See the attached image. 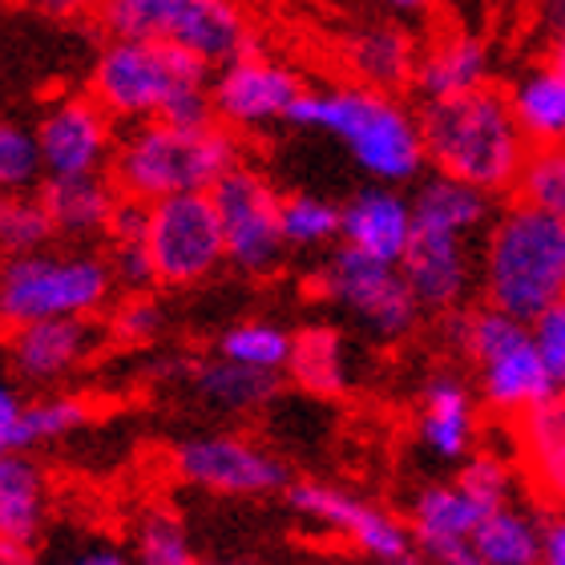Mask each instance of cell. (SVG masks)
<instances>
[{
  "label": "cell",
  "mask_w": 565,
  "mask_h": 565,
  "mask_svg": "<svg viewBox=\"0 0 565 565\" xmlns=\"http://www.w3.org/2000/svg\"><path fill=\"white\" fill-rule=\"evenodd\" d=\"M41 199H45L61 238L73 243H94L106 238L114 211L121 202L118 182L109 174H73V178H45L41 182Z\"/></svg>",
  "instance_id": "cell-20"
},
{
  "label": "cell",
  "mask_w": 565,
  "mask_h": 565,
  "mask_svg": "<svg viewBox=\"0 0 565 565\" xmlns=\"http://www.w3.org/2000/svg\"><path fill=\"white\" fill-rule=\"evenodd\" d=\"M182 372H186V380L194 384L202 401L223 408V413H255L263 404H271L275 392H279V372L238 364V360H226V355L194 360Z\"/></svg>",
  "instance_id": "cell-25"
},
{
  "label": "cell",
  "mask_w": 565,
  "mask_h": 565,
  "mask_svg": "<svg viewBox=\"0 0 565 565\" xmlns=\"http://www.w3.org/2000/svg\"><path fill=\"white\" fill-rule=\"evenodd\" d=\"M57 235V223L49 214L41 190H21L0 202V247L4 255H33L45 250Z\"/></svg>",
  "instance_id": "cell-32"
},
{
  "label": "cell",
  "mask_w": 565,
  "mask_h": 565,
  "mask_svg": "<svg viewBox=\"0 0 565 565\" xmlns=\"http://www.w3.org/2000/svg\"><path fill=\"white\" fill-rule=\"evenodd\" d=\"M134 562L138 565H202L190 550V537L182 521L166 505H153L141 513L134 533Z\"/></svg>",
  "instance_id": "cell-37"
},
{
  "label": "cell",
  "mask_w": 565,
  "mask_h": 565,
  "mask_svg": "<svg viewBox=\"0 0 565 565\" xmlns=\"http://www.w3.org/2000/svg\"><path fill=\"white\" fill-rule=\"evenodd\" d=\"M114 287L109 259L85 247L9 255L0 271V319L9 328L33 319H94L106 311Z\"/></svg>",
  "instance_id": "cell-6"
},
{
  "label": "cell",
  "mask_w": 565,
  "mask_h": 565,
  "mask_svg": "<svg viewBox=\"0 0 565 565\" xmlns=\"http://www.w3.org/2000/svg\"><path fill=\"white\" fill-rule=\"evenodd\" d=\"M287 376H291L295 388L323 396V401L343 396L352 384V372H348V348H343L340 331L328 328V323H311V328L295 331Z\"/></svg>",
  "instance_id": "cell-28"
},
{
  "label": "cell",
  "mask_w": 565,
  "mask_h": 565,
  "mask_svg": "<svg viewBox=\"0 0 565 565\" xmlns=\"http://www.w3.org/2000/svg\"><path fill=\"white\" fill-rule=\"evenodd\" d=\"M545 61H550L554 70L565 73V33L562 36H550V45H545Z\"/></svg>",
  "instance_id": "cell-49"
},
{
  "label": "cell",
  "mask_w": 565,
  "mask_h": 565,
  "mask_svg": "<svg viewBox=\"0 0 565 565\" xmlns=\"http://www.w3.org/2000/svg\"><path fill=\"white\" fill-rule=\"evenodd\" d=\"M287 126L335 138L367 174V182L404 186L416 182L428 166L420 114H413L408 102L388 89H372L360 82L335 89H303Z\"/></svg>",
  "instance_id": "cell-1"
},
{
  "label": "cell",
  "mask_w": 565,
  "mask_h": 565,
  "mask_svg": "<svg viewBox=\"0 0 565 565\" xmlns=\"http://www.w3.org/2000/svg\"><path fill=\"white\" fill-rule=\"evenodd\" d=\"M533 497L542 505L565 509V392L545 396L530 413L509 424Z\"/></svg>",
  "instance_id": "cell-18"
},
{
  "label": "cell",
  "mask_w": 565,
  "mask_h": 565,
  "mask_svg": "<svg viewBox=\"0 0 565 565\" xmlns=\"http://www.w3.org/2000/svg\"><path fill=\"white\" fill-rule=\"evenodd\" d=\"M484 85H489V49L481 36L445 33L416 57L413 94L420 102H445V97L472 94Z\"/></svg>",
  "instance_id": "cell-21"
},
{
  "label": "cell",
  "mask_w": 565,
  "mask_h": 565,
  "mask_svg": "<svg viewBox=\"0 0 565 565\" xmlns=\"http://www.w3.org/2000/svg\"><path fill=\"white\" fill-rule=\"evenodd\" d=\"M416 231L413 199L401 186L388 182H367L343 202V235L340 243L364 250L372 259L401 263Z\"/></svg>",
  "instance_id": "cell-17"
},
{
  "label": "cell",
  "mask_w": 565,
  "mask_h": 565,
  "mask_svg": "<svg viewBox=\"0 0 565 565\" xmlns=\"http://www.w3.org/2000/svg\"><path fill=\"white\" fill-rule=\"evenodd\" d=\"M489 513H493V509H484L460 481L428 484V489L416 493L408 525H413L416 542H420V550H424V545H433V542H472L477 525H481Z\"/></svg>",
  "instance_id": "cell-27"
},
{
  "label": "cell",
  "mask_w": 565,
  "mask_h": 565,
  "mask_svg": "<svg viewBox=\"0 0 565 565\" xmlns=\"http://www.w3.org/2000/svg\"><path fill=\"white\" fill-rule=\"evenodd\" d=\"M186 0H97L94 21L106 36H158L170 41Z\"/></svg>",
  "instance_id": "cell-33"
},
{
  "label": "cell",
  "mask_w": 565,
  "mask_h": 565,
  "mask_svg": "<svg viewBox=\"0 0 565 565\" xmlns=\"http://www.w3.org/2000/svg\"><path fill=\"white\" fill-rule=\"evenodd\" d=\"M49 518V484L29 452H0V545L36 550Z\"/></svg>",
  "instance_id": "cell-24"
},
{
  "label": "cell",
  "mask_w": 565,
  "mask_h": 565,
  "mask_svg": "<svg viewBox=\"0 0 565 565\" xmlns=\"http://www.w3.org/2000/svg\"><path fill=\"white\" fill-rule=\"evenodd\" d=\"M45 178V153H41L36 130H29L21 121H4L0 126V186H4V194L41 190Z\"/></svg>",
  "instance_id": "cell-38"
},
{
  "label": "cell",
  "mask_w": 565,
  "mask_h": 565,
  "mask_svg": "<svg viewBox=\"0 0 565 565\" xmlns=\"http://www.w3.org/2000/svg\"><path fill=\"white\" fill-rule=\"evenodd\" d=\"M49 565H138V562L121 554L118 545H89V550H82V554H70V557L49 562Z\"/></svg>",
  "instance_id": "cell-46"
},
{
  "label": "cell",
  "mask_w": 565,
  "mask_h": 565,
  "mask_svg": "<svg viewBox=\"0 0 565 565\" xmlns=\"http://www.w3.org/2000/svg\"><path fill=\"white\" fill-rule=\"evenodd\" d=\"M299 94H303L299 73L255 49L218 65L211 77L214 109L226 130H267L275 121H287Z\"/></svg>",
  "instance_id": "cell-13"
},
{
  "label": "cell",
  "mask_w": 565,
  "mask_h": 565,
  "mask_svg": "<svg viewBox=\"0 0 565 565\" xmlns=\"http://www.w3.org/2000/svg\"><path fill=\"white\" fill-rule=\"evenodd\" d=\"M97 340L102 331L94 328V319H33V323L9 328L4 355H9L12 376L41 388L82 367L94 355Z\"/></svg>",
  "instance_id": "cell-15"
},
{
  "label": "cell",
  "mask_w": 565,
  "mask_h": 565,
  "mask_svg": "<svg viewBox=\"0 0 565 565\" xmlns=\"http://www.w3.org/2000/svg\"><path fill=\"white\" fill-rule=\"evenodd\" d=\"M416 49L413 33L401 29V24H364L348 33L343 41V65L360 85H372V89H388V94H401V89H413V73H416Z\"/></svg>",
  "instance_id": "cell-22"
},
{
  "label": "cell",
  "mask_w": 565,
  "mask_h": 565,
  "mask_svg": "<svg viewBox=\"0 0 565 565\" xmlns=\"http://www.w3.org/2000/svg\"><path fill=\"white\" fill-rule=\"evenodd\" d=\"M178 481L226 497H263L287 489V465L238 433H206L178 440L170 452Z\"/></svg>",
  "instance_id": "cell-12"
},
{
  "label": "cell",
  "mask_w": 565,
  "mask_h": 565,
  "mask_svg": "<svg viewBox=\"0 0 565 565\" xmlns=\"http://www.w3.org/2000/svg\"><path fill=\"white\" fill-rule=\"evenodd\" d=\"M291 343L295 335H287L279 323L243 319V323H235V328H226L218 335V355L250 367H267V372H282L287 360H291Z\"/></svg>",
  "instance_id": "cell-35"
},
{
  "label": "cell",
  "mask_w": 565,
  "mask_h": 565,
  "mask_svg": "<svg viewBox=\"0 0 565 565\" xmlns=\"http://www.w3.org/2000/svg\"><path fill=\"white\" fill-rule=\"evenodd\" d=\"M445 331L452 348L477 372V396L484 413L501 424H513L533 404L554 396L550 372L542 364V352L533 343V328L525 319L509 316L501 307H457L445 316Z\"/></svg>",
  "instance_id": "cell-5"
},
{
  "label": "cell",
  "mask_w": 565,
  "mask_h": 565,
  "mask_svg": "<svg viewBox=\"0 0 565 565\" xmlns=\"http://www.w3.org/2000/svg\"><path fill=\"white\" fill-rule=\"evenodd\" d=\"M392 12H404V17H420V12H428L436 4V0H384Z\"/></svg>",
  "instance_id": "cell-48"
},
{
  "label": "cell",
  "mask_w": 565,
  "mask_h": 565,
  "mask_svg": "<svg viewBox=\"0 0 565 565\" xmlns=\"http://www.w3.org/2000/svg\"><path fill=\"white\" fill-rule=\"evenodd\" d=\"M509 106L518 114L530 146L565 138V73L550 61L530 65L518 82L509 85Z\"/></svg>",
  "instance_id": "cell-29"
},
{
  "label": "cell",
  "mask_w": 565,
  "mask_h": 565,
  "mask_svg": "<svg viewBox=\"0 0 565 565\" xmlns=\"http://www.w3.org/2000/svg\"><path fill=\"white\" fill-rule=\"evenodd\" d=\"M416 226H433V231H457V235H477L484 223H493V194L469 186L452 174L433 170L420 178L413 194Z\"/></svg>",
  "instance_id": "cell-26"
},
{
  "label": "cell",
  "mask_w": 565,
  "mask_h": 565,
  "mask_svg": "<svg viewBox=\"0 0 565 565\" xmlns=\"http://www.w3.org/2000/svg\"><path fill=\"white\" fill-rule=\"evenodd\" d=\"M472 545L489 565H542V521L501 505L477 525Z\"/></svg>",
  "instance_id": "cell-31"
},
{
  "label": "cell",
  "mask_w": 565,
  "mask_h": 565,
  "mask_svg": "<svg viewBox=\"0 0 565 565\" xmlns=\"http://www.w3.org/2000/svg\"><path fill=\"white\" fill-rule=\"evenodd\" d=\"M533 24L542 29V36H562L565 33V0H533Z\"/></svg>",
  "instance_id": "cell-47"
},
{
  "label": "cell",
  "mask_w": 565,
  "mask_h": 565,
  "mask_svg": "<svg viewBox=\"0 0 565 565\" xmlns=\"http://www.w3.org/2000/svg\"><path fill=\"white\" fill-rule=\"evenodd\" d=\"M106 259L109 271H114V282L121 291H150L158 282V271H153V255L146 238H106Z\"/></svg>",
  "instance_id": "cell-41"
},
{
  "label": "cell",
  "mask_w": 565,
  "mask_h": 565,
  "mask_svg": "<svg viewBox=\"0 0 565 565\" xmlns=\"http://www.w3.org/2000/svg\"><path fill=\"white\" fill-rule=\"evenodd\" d=\"M114 121L118 118L89 89L49 102L45 114L33 126L36 138H41V153H45V174H97L114 158V146H118Z\"/></svg>",
  "instance_id": "cell-14"
},
{
  "label": "cell",
  "mask_w": 565,
  "mask_h": 565,
  "mask_svg": "<svg viewBox=\"0 0 565 565\" xmlns=\"http://www.w3.org/2000/svg\"><path fill=\"white\" fill-rule=\"evenodd\" d=\"M287 505L319 530L340 533L343 542L355 545L376 565H420L424 557L413 525H404L401 518H392L348 489L319 481H291L287 484Z\"/></svg>",
  "instance_id": "cell-10"
},
{
  "label": "cell",
  "mask_w": 565,
  "mask_h": 565,
  "mask_svg": "<svg viewBox=\"0 0 565 565\" xmlns=\"http://www.w3.org/2000/svg\"><path fill=\"white\" fill-rule=\"evenodd\" d=\"M170 41L218 70L226 61L250 53V21L238 0H186Z\"/></svg>",
  "instance_id": "cell-23"
},
{
  "label": "cell",
  "mask_w": 565,
  "mask_h": 565,
  "mask_svg": "<svg viewBox=\"0 0 565 565\" xmlns=\"http://www.w3.org/2000/svg\"><path fill=\"white\" fill-rule=\"evenodd\" d=\"M424 557H433V565H489L472 542H433L424 545Z\"/></svg>",
  "instance_id": "cell-43"
},
{
  "label": "cell",
  "mask_w": 565,
  "mask_h": 565,
  "mask_svg": "<svg viewBox=\"0 0 565 565\" xmlns=\"http://www.w3.org/2000/svg\"><path fill=\"white\" fill-rule=\"evenodd\" d=\"M542 565H565V509L542 521Z\"/></svg>",
  "instance_id": "cell-44"
},
{
  "label": "cell",
  "mask_w": 565,
  "mask_h": 565,
  "mask_svg": "<svg viewBox=\"0 0 565 565\" xmlns=\"http://www.w3.org/2000/svg\"><path fill=\"white\" fill-rule=\"evenodd\" d=\"M530 328H533V343L542 352L545 372H550V384H554V392H565V299H557L554 307H545Z\"/></svg>",
  "instance_id": "cell-42"
},
{
  "label": "cell",
  "mask_w": 565,
  "mask_h": 565,
  "mask_svg": "<svg viewBox=\"0 0 565 565\" xmlns=\"http://www.w3.org/2000/svg\"><path fill=\"white\" fill-rule=\"evenodd\" d=\"M343 235V206L319 194H282V238L287 247H328Z\"/></svg>",
  "instance_id": "cell-36"
},
{
  "label": "cell",
  "mask_w": 565,
  "mask_h": 565,
  "mask_svg": "<svg viewBox=\"0 0 565 565\" xmlns=\"http://www.w3.org/2000/svg\"><path fill=\"white\" fill-rule=\"evenodd\" d=\"M457 481L465 484L484 509L513 505V469H509L501 457H493V452H472V457L465 460V469H460Z\"/></svg>",
  "instance_id": "cell-40"
},
{
  "label": "cell",
  "mask_w": 565,
  "mask_h": 565,
  "mask_svg": "<svg viewBox=\"0 0 565 565\" xmlns=\"http://www.w3.org/2000/svg\"><path fill=\"white\" fill-rule=\"evenodd\" d=\"M420 130L433 170L460 178L493 199L513 194L521 166L530 158V138L509 106V94L493 85L445 102H424Z\"/></svg>",
  "instance_id": "cell-2"
},
{
  "label": "cell",
  "mask_w": 565,
  "mask_h": 565,
  "mask_svg": "<svg viewBox=\"0 0 565 565\" xmlns=\"http://www.w3.org/2000/svg\"><path fill=\"white\" fill-rule=\"evenodd\" d=\"M509 199H521L537 206V211L562 214L565 218V138L530 146V158L521 166L518 186Z\"/></svg>",
  "instance_id": "cell-34"
},
{
  "label": "cell",
  "mask_w": 565,
  "mask_h": 565,
  "mask_svg": "<svg viewBox=\"0 0 565 565\" xmlns=\"http://www.w3.org/2000/svg\"><path fill=\"white\" fill-rule=\"evenodd\" d=\"M311 287H316L323 303L348 311L380 343L408 340L416 323H420L424 303L416 299L413 282L401 271V263L372 259V255L348 247V243H340L323 259Z\"/></svg>",
  "instance_id": "cell-8"
},
{
  "label": "cell",
  "mask_w": 565,
  "mask_h": 565,
  "mask_svg": "<svg viewBox=\"0 0 565 565\" xmlns=\"http://www.w3.org/2000/svg\"><path fill=\"white\" fill-rule=\"evenodd\" d=\"M211 194L226 231V263L243 275H271L287 250L282 194H275L271 182L243 162Z\"/></svg>",
  "instance_id": "cell-11"
},
{
  "label": "cell",
  "mask_w": 565,
  "mask_h": 565,
  "mask_svg": "<svg viewBox=\"0 0 565 565\" xmlns=\"http://www.w3.org/2000/svg\"><path fill=\"white\" fill-rule=\"evenodd\" d=\"M420 440L440 460H469L477 448V396L457 372H433L420 392Z\"/></svg>",
  "instance_id": "cell-19"
},
{
  "label": "cell",
  "mask_w": 565,
  "mask_h": 565,
  "mask_svg": "<svg viewBox=\"0 0 565 565\" xmlns=\"http://www.w3.org/2000/svg\"><path fill=\"white\" fill-rule=\"evenodd\" d=\"M89 420V404L82 396H41L24 401L12 420H0V452H33L36 445L61 440Z\"/></svg>",
  "instance_id": "cell-30"
},
{
  "label": "cell",
  "mask_w": 565,
  "mask_h": 565,
  "mask_svg": "<svg viewBox=\"0 0 565 565\" xmlns=\"http://www.w3.org/2000/svg\"><path fill=\"white\" fill-rule=\"evenodd\" d=\"M158 331H162V307L153 303L150 291L126 295V299L109 311L106 335L109 340L126 343V348H141V343H150Z\"/></svg>",
  "instance_id": "cell-39"
},
{
  "label": "cell",
  "mask_w": 565,
  "mask_h": 565,
  "mask_svg": "<svg viewBox=\"0 0 565 565\" xmlns=\"http://www.w3.org/2000/svg\"><path fill=\"white\" fill-rule=\"evenodd\" d=\"M477 267L484 303L533 323L565 299V218L509 199L484 231Z\"/></svg>",
  "instance_id": "cell-3"
},
{
  "label": "cell",
  "mask_w": 565,
  "mask_h": 565,
  "mask_svg": "<svg viewBox=\"0 0 565 565\" xmlns=\"http://www.w3.org/2000/svg\"><path fill=\"white\" fill-rule=\"evenodd\" d=\"M401 271L408 275L424 311H440V316L457 311L472 287L469 235L416 226L413 243H408V250H404L401 259Z\"/></svg>",
  "instance_id": "cell-16"
},
{
  "label": "cell",
  "mask_w": 565,
  "mask_h": 565,
  "mask_svg": "<svg viewBox=\"0 0 565 565\" xmlns=\"http://www.w3.org/2000/svg\"><path fill=\"white\" fill-rule=\"evenodd\" d=\"M238 158V141L226 126L214 130H182L162 118L130 121L109 158V178L126 199L158 202L170 194L214 190Z\"/></svg>",
  "instance_id": "cell-4"
},
{
  "label": "cell",
  "mask_w": 565,
  "mask_h": 565,
  "mask_svg": "<svg viewBox=\"0 0 565 565\" xmlns=\"http://www.w3.org/2000/svg\"><path fill=\"white\" fill-rule=\"evenodd\" d=\"M150 255L162 287H194L226 263V231L211 190L150 202Z\"/></svg>",
  "instance_id": "cell-9"
},
{
  "label": "cell",
  "mask_w": 565,
  "mask_h": 565,
  "mask_svg": "<svg viewBox=\"0 0 565 565\" xmlns=\"http://www.w3.org/2000/svg\"><path fill=\"white\" fill-rule=\"evenodd\" d=\"M206 565H247V562H206Z\"/></svg>",
  "instance_id": "cell-50"
},
{
  "label": "cell",
  "mask_w": 565,
  "mask_h": 565,
  "mask_svg": "<svg viewBox=\"0 0 565 565\" xmlns=\"http://www.w3.org/2000/svg\"><path fill=\"white\" fill-rule=\"evenodd\" d=\"M211 65L174 41L158 36H109L89 70V94L118 121L158 118L166 102L190 82H211Z\"/></svg>",
  "instance_id": "cell-7"
},
{
  "label": "cell",
  "mask_w": 565,
  "mask_h": 565,
  "mask_svg": "<svg viewBox=\"0 0 565 565\" xmlns=\"http://www.w3.org/2000/svg\"><path fill=\"white\" fill-rule=\"evenodd\" d=\"M33 12H45V17H57V21H77V17H94L97 0H21Z\"/></svg>",
  "instance_id": "cell-45"
}]
</instances>
